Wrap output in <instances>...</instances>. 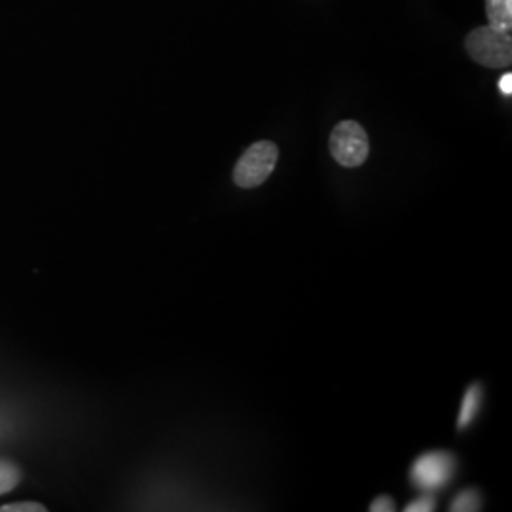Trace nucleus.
Masks as SVG:
<instances>
[{
    "label": "nucleus",
    "instance_id": "nucleus-7",
    "mask_svg": "<svg viewBox=\"0 0 512 512\" xmlns=\"http://www.w3.org/2000/svg\"><path fill=\"white\" fill-rule=\"evenodd\" d=\"M482 509V497L476 490H463L461 494L452 501L450 511L452 512H475Z\"/></svg>",
    "mask_w": 512,
    "mask_h": 512
},
{
    "label": "nucleus",
    "instance_id": "nucleus-8",
    "mask_svg": "<svg viewBox=\"0 0 512 512\" xmlns=\"http://www.w3.org/2000/svg\"><path fill=\"white\" fill-rule=\"evenodd\" d=\"M21 480L18 467L6 461H0V494L14 490Z\"/></svg>",
    "mask_w": 512,
    "mask_h": 512
},
{
    "label": "nucleus",
    "instance_id": "nucleus-3",
    "mask_svg": "<svg viewBox=\"0 0 512 512\" xmlns=\"http://www.w3.org/2000/svg\"><path fill=\"white\" fill-rule=\"evenodd\" d=\"M330 154L342 167H359L370 154L365 128L355 120H344L330 133Z\"/></svg>",
    "mask_w": 512,
    "mask_h": 512
},
{
    "label": "nucleus",
    "instance_id": "nucleus-12",
    "mask_svg": "<svg viewBox=\"0 0 512 512\" xmlns=\"http://www.w3.org/2000/svg\"><path fill=\"white\" fill-rule=\"evenodd\" d=\"M499 90L503 95H507V97H511L512 95V74L505 73L501 76V80H499Z\"/></svg>",
    "mask_w": 512,
    "mask_h": 512
},
{
    "label": "nucleus",
    "instance_id": "nucleus-1",
    "mask_svg": "<svg viewBox=\"0 0 512 512\" xmlns=\"http://www.w3.org/2000/svg\"><path fill=\"white\" fill-rule=\"evenodd\" d=\"M469 57L488 69H505L512 63L511 33L495 31L490 25L476 27L465 37Z\"/></svg>",
    "mask_w": 512,
    "mask_h": 512
},
{
    "label": "nucleus",
    "instance_id": "nucleus-4",
    "mask_svg": "<svg viewBox=\"0 0 512 512\" xmlns=\"http://www.w3.org/2000/svg\"><path fill=\"white\" fill-rule=\"evenodd\" d=\"M456 458L448 452H427L414 461L410 480L421 492H437L444 488L456 473Z\"/></svg>",
    "mask_w": 512,
    "mask_h": 512
},
{
    "label": "nucleus",
    "instance_id": "nucleus-5",
    "mask_svg": "<svg viewBox=\"0 0 512 512\" xmlns=\"http://www.w3.org/2000/svg\"><path fill=\"white\" fill-rule=\"evenodd\" d=\"M486 18L495 31L511 33L512 0H486Z\"/></svg>",
    "mask_w": 512,
    "mask_h": 512
},
{
    "label": "nucleus",
    "instance_id": "nucleus-2",
    "mask_svg": "<svg viewBox=\"0 0 512 512\" xmlns=\"http://www.w3.org/2000/svg\"><path fill=\"white\" fill-rule=\"evenodd\" d=\"M279 160V148L272 141H256L239 158L234 169V183L239 188H256L268 181Z\"/></svg>",
    "mask_w": 512,
    "mask_h": 512
},
{
    "label": "nucleus",
    "instance_id": "nucleus-11",
    "mask_svg": "<svg viewBox=\"0 0 512 512\" xmlns=\"http://www.w3.org/2000/svg\"><path fill=\"white\" fill-rule=\"evenodd\" d=\"M397 509L395 501L389 495H380L378 499L372 501L370 505V512H393Z\"/></svg>",
    "mask_w": 512,
    "mask_h": 512
},
{
    "label": "nucleus",
    "instance_id": "nucleus-10",
    "mask_svg": "<svg viewBox=\"0 0 512 512\" xmlns=\"http://www.w3.org/2000/svg\"><path fill=\"white\" fill-rule=\"evenodd\" d=\"M46 507L40 503H10L2 505L0 512H44Z\"/></svg>",
    "mask_w": 512,
    "mask_h": 512
},
{
    "label": "nucleus",
    "instance_id": "nucleus-6",
    "mask_svg": "<svg viewBox=\"0 0 512 512\" xmlns=\"http://www.w3.org/2000/svg\"><path fill=\"white\" fill-rule=\"evenodd\" d=\"M480 404H482V387L478 384H473L467 389V393L463 397V403H461V408H459V429H467L475 421L476 414L480 410Z\"/></svg>",
    "mask_w": 512,
    "mask_h": 512
},
{
    "label": "nucleus",
    "instance_id": "nucleus-9",
    "mask_svg": "<svg viewBox=\"0 0 512 512\" xmlns=\"http://www.w3.org/2000/svg\"><path fill=\"white\" fill-rule=\"evenodd\" d=\"M406 512H431L435 511V497L433 495H421L418 499L410 501L406 507Z\"/></svg>",
    "mask_w": 512,
    "mask_h": 512
}]
</instances>
